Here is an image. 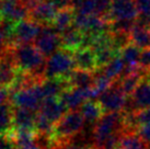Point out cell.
<instances>
[{
  "mask_svg": "<svg viewBox=\"0 0 150 149\" xmlns=\"http://www.w3.org/2000/svg\"><path fill=\"white\" fill-rule=\"evenodd\" d=\"M18 70L30 74L38 80L45 79V56L33 44H22L10 47Z\"/></svg>",
  "mask_w": 150,
  "mask_h": 149,
  "instance_id": "obj_1",
  "label": "cell"
},
{
  "mask_svg": "<svg viewBox=\"0 0 150 149\" xmlns=\"http://www.w3.org/2000/svg\"><path fill=\"white\" fill-rule=\"evenodd\" d=\"M84 126V118L79 111H69L54 125L52 138L58 147L70 144L72 138L79 134Z\"/></svg>",
  "mask_w": 150,
  "mask_h": 149,
  "instance_id": "obj_2",
  "label": "cell"
},
{
  "mask_svg": "<svg viewBox=\"0 0 150 149\" xmlns=\"http://www.w3.org/2000/svg\"><path fill=\"white\" fill-rule=\"evenodd\" d=\"M75 69V60L72 53L65 50H58L46 60L45 79H67Z\"/></svg>",
  "mask_w": 150,
  "mask_h": 149,
  "instance_id": "obj_3",
  "label": "cell"
},
{
  "mask_svg": "<svg viewBox=\"0 0 150 149\" xmlns=\"http://www.w3.org/2000/svg\"><path fill=\"white\" fill-rule=\"evenodd\" d=\"M118 132H124L123 112L105 113L96 122L93 128L94 147H99L105 139Z\"/></svg>",
  "mask_w": 150,
  "mask_h": 149,
  "instance_id": "obj_4",
  "label": "cell"
},
{
  "mask_svg": "<svg viewBox=\"0 0 150 149\" xmlns=\"http://www.w3.org/2000/svg\"><path fill=\"white\" fill-rule=\"evenodd\" d=\"M40 83L11 93L10 94L11 104L14 108L28 109L31 111L38 112L43 101L45 100Z\"/></svg>",
  "mask_w": 150,
  "mask_h": 149,
  "instance_id": "obj_5",
  "label": "cell"
},
{
  "mask_svg": "<svg viewBox=\"0 0 150 149\" xmlns=\"http://www.w3.org/2000/svg\"><path fill=\"white\" fill-rule=\"evenodd\" d=\"M41 29L42 25L38 24L36 22L30 19H25L18 23H14L11 36L9 38L8 47L22 44H32L38 38Z\"/></svg>",
  "mask_w": 150,
  "mask_h": 149,
  "instance_id": "obj_6",
  "label": "cell"
},
{
  "mask_svg": "<svg viewBox=\"0 0 150 149\" xmlns=\"http://www.w3.org/2000/svg\"><path fill=\"white\" fill-rule=\"evenodd\" d=\"M146 109H150V74L149 72L145 76L142 82L138 84L136 90L130 96H127L126 106L123 112H134L142 111Z\"/></svg>",
  "mask_w": 150,
  "mask_h": 149,
  "instance_id": "obj_7",
  "label": "cell"
},
{
  "mask_svg": "<svg viewBox=\"0 0 150 149\" xmlns=\"http://www.w3.org/2000/svg\"><path fill=\"white\" fill-rule=\"evenodd\" d=\"M34 45L45 57H50L60 47V33L52 25H42L41 32L34 42Z\"/></svg>",
  "mask_w": 150,
  "mask_h": 149,
  "instance_id": "obj_8",
  "label": "cell"
},
{
  "mask_svg": "<svg viewBox=\"0 0 150 149\" xmlns=\"http://www.w3.org/2000/svg\"><path fill=\"white\" fill-rule=\"evenodd\" d=\"M98 101L102 105L105 113H115L124 111L127 102V96L114 83L111 89H108V91L99 96Z\"/></svg>",
  "mask_w": 150,
  "mask_h": 149,
  "instance_id": "obj_9",
  "label": "cell"
},
{
  "mask_svg": "<svg viewBox=\"0 0 150 149\" xmlns=\"http://www.w3.org/2000/svg\"><path fill=\"white\" fill-rule=\"evenodd\" d=\"M137 18L138 11L135 0H112L111 10L108 17L110 23L120 20L136 21Z\"/></svg>",
  "mask_w": 150,
  "mask_h": 149,
  "instance_id": "obj_10",
  "label": "cell"
},
{
  "mask_svg": "<svg viewBox=\"0 0 150 149\" xmlns=\"http://www.w3.org/2000/svg\"><path fill=\"white\" fill-rule=\"evenodd\" d=\"M29 9L21 0H1V19L18 23L29 19Z\"/></svg>",
  "mask_w": 150,
  "mask_h": 149,
  "instance_id": "obj_11",
  "label": "cell"
},
{
  "mask_svg": "<svg viewBox=\"0 0 150 149\" xmlns=\"http://www.w3.org/2000/svg\"><path fill=\"white\" fill-rule=\"evenodd\" d=\"M58 11L50 0H42L30 11L29 19L40 25H52Z\"/></svg>",
  "mask_w": 150,
  "mask_h": 149,
  "instance_id": "obj_12",
  "label": "cell"
},
{
  "mask_svg": "<svg viewBox=\"0 0 150 149\" xmlns=\"http://www.w3.org/2000/svg\"><path fill=\"white\" fill-rule=\"evenodd\" d=\"M59 98L68 111H77L82 106V104L91 100V94L90 89L69 88L64 91Z\"/></svg>",
  "mask_w": 150,
  "mask_h": 149,
  "instance_id": "obj_13",
  "label": "cell"
},
{
  "mask_svg": "<svg viewBox=\"0 0 150 149\" xmlns=\"http://www.w3.org/2000/svg\"><path fill=\"white\" fill-rule=\"evenodd\" d=\"M36 117L38 112L13 106V128L35 133Z\"/></svg>",
  "mask_w": 150,
  "mask_h": 149,
  "instance_id": "obj_14",
  "label": "cell"
},
{
  "mask_svg": "<svg viewBox=\"0 0 150 149\" xmlns=\"http://www.w3.org/2000/svg\"><path fill=\"white\" fill-rule=\"evenodd\" d=\"M67 112L69 111L67 110L60 98H50L43 101L38 113L48 118L52 123L56 124Z\"/></svg>",
  "mask_w": 150,
  "mask_h": 149,
  "instance_id": "obj_15",
  "label": "cell"
},
{
  "mask_svg": "<svg viewBox=\"0 0 150 149\" xmlns=\"http://www.w3.org/2000/svg\"><path fill=\"white\" fill-rule=\"evenodd\" d=\"M74 60H75L76 69L90 72L98 71V64H96V52L92 48H80L74 53Z\"/></svg>",
  "mask_w": 150,
  "mask_h": 149,
  "instance_id": "obj_16",
  "label": "cell"
},
{
  "mask_svg": "<svg viewBox=\"0 0 150 149\" xmlns=\"http://www.w3.org/2000/svg\"><path fill=\"white\" fill-rule=\"evenodd\" d=\"M83 44V33L76 28H70L60 34V47L70 53H75L82 48Z\"/></svg>",
  "mask_w": 150,
  "mask_h": 149,
  "instance_id": "obj_17",
  "label": "cell"
},
{
  "mask_svg": "<svg viewBox=\"0 0 150 149\" xmlns=\"http://www.w3.org/2000/svg\"><path fill=\"white\" fill-rule=\"evenodd\" d=\"M41 89L43 91L44 98H59L60 94L67 89L71 88L67 79L64 78H54V79H44L40 83Z\"/></svg>",
  "mask_w": 150,
  "mask_h": 149,
  "instance_id": "obj_18",
  "label": "cell"
},
{
  "mask_svg": "<svg viewBox=\"0 0 150 149\" xmlns=\"http://www.w3.org/2000/svg\"><path fill=\"white\" fill-rule=\"evenodd\" d=\"M79 112L81 113L84 121L89 124L96 123L105 114L104 110H103L102 105H101L98 100L96 101H94V100L87 101L79 109Z\"/></svg>",
  "mask_w": 150,
  "mask_h": 149,
  "instance_id": "obj_19",
  "label": "cell"
},
{
  "mask_svg": "<svg viewBox=\"0 0 150 149\" xmlns=\"http://www.w3.org/2000/svg\"><path fill=\"white\" fill-rule=\"evenodd\" d=\"M94 74L90 71L75 69L69 77L67 78L69 86L71 88H79V89H90L94 82Z\"/></svg>",
  "mask_w": 150,
  "mask_h": 149,
  "instance_id": "obj_20",
  "label": "cell"
},
{
  "mask_svg": "<svg viewBox=\"0 0 150 149\" xmlns=\"http://www.w3.org/2000/svg\"><path fill=\"white\" fill-rule=\"evenodd\" d=\"M76 12L74 9L68 8V9H63L59 10L56 17H55L52 26L54 28L58 33H63L67 30H69L70 28L74 26V21H75Z\"/></svg>",
  "mask_w": 150,
  "mask_h": 149,
  "instance_id": "obj_21",
  "label": "cell"
},
{
  "mask_svg": "<svg viewBox=\"0 0 150 149\" xmlns=\"http://www.w3.org/2000/svg\"><path fill=\"white\" fill-rule=\"evenodd\" d=\"M13 129V105L9 101L0 105V136H9Z\"/></svg>",
  "mask_w": 150,
  "mask_h": 149,
  "instance_id": "obj_22",
  "label": "cell"
},
{
  "mask_svg": "<svg viewBox=\"0 0 150 149\" xmlns=\"http://www.w3.org/2000/svg\"><path fill=\"white\" fill-rule=\"evenodd\" d=\"M129 35L132 44L136 45L142 50L150 48V29L139 24H135Z\"/></svg>",
  "mask_w": 150,
  "mask_h": 149,
  "instance_id": "obj_23",
  "label": "cell"
},
{
  "mask_svg": "<svg viewBox=\"0 0 150 149\" xmlns=\"http://www.w3.org/2000/svg\"><path fill=\"white\" fill-rule=\"evenodd\" d=\"M120 149H150V144L142 139L136 132H124Z\"/></svg>",
  "mask_w": 150,
  "mask_h": 149,
  "instance_id": "obj_24",
  "label": "cell"
},
{
  "mask_svg": "<svg viewBox=\"0 0 150 149\" xmlns=\"http://www.w3.org/2000/svg\"><path fill=\"white\" fill-rule=\"evenodd\" d=\"M142 50L137 47L134 44H129L121 52V57L125 62L126 66L130 67H137L139 66V62H140V57H142Z\"/></svg>",
  "mask_w": 150,
  "mask_h": 149,
  "instance_id": "obj_25",
  "label": "cell"
},
{
  "mask_svg": "<svg viewBox=\"0 0 150 149\" xmlns=\"http://www.w3.org/2000/svg\"><path fill=\"white\" fill-rule=\"evenodd\" d=\"M125 67L126 65L123 60V58L121 57V55H118L101 71H103L108 78L112 79L113 81H116L122 77V74L125 70Z\"/></svg>",
  "mask_w": 150,
  "mask_h": 149,
  "instance_id": "obj_26",
  "label": "cell"
},
{
  "mask_svg": "<svg viewBox=\"0 0 150 149\" xmlns=\"http://www.w3.org/2000/svg\"><path fill=\"white\" fill-rule=\"evenodd\" d=\"M54 123H52L45 116L38 113L35 123V134L38 135H52L54 129Z\"/></svg>",
  "mask_w": 150,
  "mask_h": 149,
  "instance_id": "obj_27",
  "label": "cell"
},
{
  "mask_svg": "<svg viewBox=\"0 0 150 149\" xmlns=\"http://www.w3.org/2000/svg\"><path fill=\"white\" fill-rule=\"evenodd\" d=\"M135 123L137 125V128L142 125H150V109L136 112L135 113Z\"/></svg>",
  "mask_w": 150,
  "mask_h": 149,
  "instance_id": "obj_28",
  "label": "cell"
},
{
  "mask_svg": "<svg viewBox=\"0 0 150 149\" xmlns=\"http://www.w3.org/2000/svg\"><path fill=\"white\" fill-rule=\"evenodd\" d=\"M139 137L144 139V140L150 144V125H142V126H139L136 131Z\"/></svg>",
  "mask_w": 150,
  "mask_h": 149,
  "instance_id": "obj_29",
  "label": "cell"
},
{
  "mask_svg": "<svg viewBox=\"0 0 150 149\" xmlns=\"http://www.w3.org/2000/svg\"><path fill=\"white\" fill-rule=\"evenodd\" d=\"M10 101V91L6 88L0 87V105Z\"/></svg>",
  "mask_w": 150,
  "mask_h": 149,
  "instance_id": "obj_30",
  "label": "cell"
},
{
  "mask_svg": "<svg viewBox=\"0 0 150 149\" xmlns=\"http://www.w3.org/2000/svg\"><path fill=\"white\" fill-rule=\"evenodd\" d=\"M57 149H89V147H81V146H75V145H65L62 147H58Z\"/></svg>",
  "mask_w": 150,
  "mask_h": 149,
  "instance_id": "obj_31",
  "label": "cell"
},
{
  "mask_svg": "<svg viewBox=\"0 0 150 149\" xmlns=\"http://www.w3.org/2000/svg\"><path fill=\"white\" fill-rule=\"evenodd\" d=\"M6 145V136H0V149H4Z\"/></svg>",
  "mask_w": 150,
  "mask_h": 149,
  "instance_id": "obj_32",
  "label": "cell"
},
{
  "mask_svg": "<svg viewBox=\"0 0 150 149\" xmlns=\"http://www.w3.org/2000/svg\"><path fill=\"white\" fill-rule=\"evenodd\" d=\"M6 50H0V59H1V57H2V55H4V52Z\"/></svg>",
  "mask_w": 150,
  "mask_h": 149,
  "instance_id": "obj_33",
  "label": "cell"
},
{
  "mask_svg": "<svg viewBox=\"0 0 150 149\" xmlns=\"http://www.w3.org/2000/svg\"><path fill=\"white\" fill-rule=\"evenodd\" d=\"M89 149H96V148L94 147V146H93V147H89Z\"/></svg>",
  "mask_w": 150,
  "mask_h": 149,
  "instance_id": "obj_34",
  "label": "cell"
},
{
  "mask_svg": "<svg viewBox=\"0 0 150 149\" xmlns=\"http://www.w3.org/2000/svg\"><path fill=\"white\" fill-rule=\"evenodd\" d=\"M149 74H150V71H149Z\"/></svg>",
  "mask_w": 150,
  "mask_h": 149,
  "instance_id": "obj_35",
  "label": "cell"
}]
</instances>
